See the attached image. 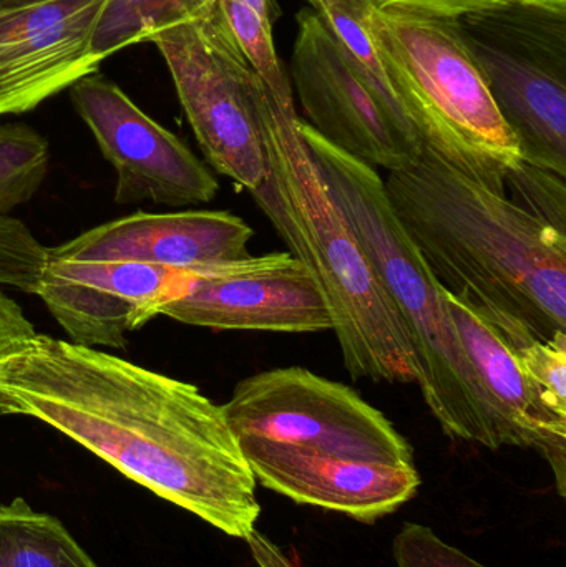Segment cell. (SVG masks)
Wrapping results in <instances>:
<instances>
[{"label":"cell","mask_w":566,"mask_h":567,"mask_svg":"<svg viewBox=\"0 0 566 567\" xmlns=\"http://www.w3.org/2000/svg\"><path fill=\"white\" fill-rule=\"evenodd\" d=\"M505 188L514 192L517 203L535 218L566 235V186L564 176L521 162L505 179Z\"/></svg>","instance_id":"22"},{"label":"cell","mask_w":566,"mask_h":567,"mask_svg":"<svg viewBox=\"0 0 566 567\" xmlns=\"http://www.w3.org/2000/svg\"><path fill=\"white\" fill-rule=\"evenodd\" d=\"M255 231L228 212L135 213L49 248L75 261H135L193 272L248 258Z\"/></svg>","instance_id":"15"},{"label":"cell","mask_w":566,"mask_h":567,"mask_svg":"<svg viewBox=\"0 0 566 567\" xmlns=\"http://www.w3.org/2000/svg\"><path fill=\"white\" fill-rule=\"evenodd\" d=\"M106 0H49L0 10V116L32 112L99 70L92 52Z\"/></svg>","instance_id":"13"},{"label":"cell","mask_w":566,"mask_h":567,"mask_svg":"<svg viewBox=\"0 0 566 567\" xmlns=\"http://www.w3.org/2000/svg\"><path fill=\"white\" fill-rule=\"evenodd\" d=\"M545 402L566 419V333L512 350Z\"/></svg>","instance_id":"24"},{"label":"cell","mask_w":566,"mask_h":567,"mask_svg":"<svg viewBox=\"0 0 566 567\" xmlns=\"http://www.w3.org/2000/svg\"><path fill=\"white\" fill-rule=\"evenodd\" d=\"M385 195L438 282L512 350L566 333V235L422 148Z\"/></svg>","instance_id":"2"},{"label":"cell","mask_w":566,"mask_h":567,"mask_svg":"<svg viewBox=\"0 0 566 567\" xmlns=\"http://www.w3.org/2000/svg\"><path fill=\"white\" fill-rule=\"evenodd\" d=\"M219 10L253 69L281 105H295L292 86L272 39L269 0H218Z\"/></svg>","instance_id":"19"},{"label":"cell","mask_w":566,"mask_h":567,"mask_svg":"<svg viewBox=\"0 0 566 567\" xmlns=\"http://www.w3.org/2000/svg\"><path fill=\"white\" fill-rule=\"evenodd\" d=\"M47 248L19 219L0 216V286L35 293Z\"/></svg>","instance_id":"23"},{"label":"cell","mask_w":566,"mask_h":567,"mask_svg":"<svg viewBox=\"0 0 566 567\" xmlns=\"http://www.w3.org/2000/svg\"><path fill=\"white\" fill-rule=\"evenodd\" d=\"M49 143L25 125H0V216L29 203L49 173Z\"/></svg>","instance_id":"20"},{"label":"cell","mask_w":566,"mask_h":567,"mask_svg":"<svg viewBox=\"0 0 566 567\" xmlns=\"http://www.w3.org/2000/svg\"><path fill=\"white\" fill-rule=\"evenodd\" d=\"M379 12L411 13L434 19H459L469 13L494 9L515 0H368Z\"/></svg>","instance_id":"26"},{"label":"cell","mask_w":566,"mask_h":567,"mask_svg":"<svg viewBox=\"0 0 566 567\" xmlns=\"http://www.w3.org/2000/svg\"><path fill=\"white\" fill-rule=\"evenodd\" d=\"M0 567H99L69 529L25 499L0 505Z\"/></svg>","instance_id":"17"},{"label":"cell","mask_w":566,"mask_h":567,"mask_svg":"<svg viewBox=\"0 0 566 567\" xmlns=\"http://www.w3.org/2000/svg\"><path fill=\"white\" fill-rule=\"evenodd\" d=\"M59 430L233 538L256 529V478L222 405L193 383L33 333L0 350V416Z\"/></svg>","instance_id":"1"},{"label":"cell","mask_w":566,"mask_h":567,"mask_svg":"<svg viewBox=\"0 0 566 567\" xmlns=\"http://www.w3.org/2000/svg\"><path fill=\"white\" fill-rule=\"evenodd\" d=\"M554 2H566V0H554Z\"/></svg>","instance_id":"30"},{"label":"cell","mask_w":566,"mask_h":567,"mask_svg":"<svg viewBox=\"0 0 566 567\" xmlns=\"http://www.w3.org/2000/svg\"><path fill=\"white\" fill-rule=\"evenodd\" d=\"M0 2H2L3 9L12 10L32 6V3L49 2V0H0Z\"/></svg>","instance_id":"29"},{"label":"cell","mask_w":566,"mask_h":567,"mask_svg":"<svg viewBox=\"0 0 566 567\" xmlns=\"http://www.w3.org/2000/svg\"><path fill=\"white\" fill-rule=\"evenodd\" d=\"M0 10H6L3 9L2 2H0Z\"/></svg>","instance_id":"31"},{"label":"cell","mask_w":566,"mask_h":567,"mask_svg":"<svg viewBox=\"0 0 566 567\" xmlns=\"http://www.w3.org/2000/svg\"><path fill=\"white\" fill-rule=\"evenodd\" d=\"M452 22L522 162L566 178V2L515 0Z\"/></svg>","instance_id":"6"},{"label":"cell","mask_w":566,"mask_h":567,"mask_svg":"<svg viewBox=\"0 0 566 567\" xmlns=\"http://www.w3.org/2000/svg\"><path fill=\"white\" fill-rule=\"evenodd\" d=\"M238 443L256 483L298 505L331 509L356 522L392 515L421 486L415 465L358 462L256 439Z\"/></svg>","instance_id":"14"},{"label":"cell","mask_w":566,"mask_h":567,"mask_svg":"<svg viewBox=\"0 0 566 567\" xmlns=\"http://www.w3.org/2000/svg\"><path fill=\"white\" fill-rule=\"evenodd\" d=\"M259 112L268 172L249 195L289 255L315 279L346 370L354 380L418 382L404 326L299 135L295 105H281L265 83Z\"/></svg>","instance_id":"3"},{"label":"cell","mask_w":566,"mask_h":567,"mask_svg":"<svg viewBox=\"0 0 566 567\" xmlns=\"http://www.w3.org/2000/svg\"><path fill=\"white\" fill-rule=\"evenodd\" d=\"M321 19L328 23L339 42L364 73L372 89L402 118L409 120L389 85L381 60L368 29V0H308ZM412 125V123H411Z\"/></svg>","instance_id":"21"},{"label":"cell","mask_w":566,"mask_h":567,"mask_svg":"<svg viewBox=\"0 0 566 567\" xmlns=\"http://www.w3.org/2000/svg\"><path fill=\"white\" fill-rule=\"evenodd\" d=\"M156 316L213 330H332L315 279L288 251L186 272L172 296L155 307Z\"/></svg>","instance_id":"11"},{"label":"cell","mask_w":566,"mask_h":567,"mask_svg":"<svg viewBox=\"0 0 566 567\" xmlns=\"http://www.w3.org/2000/svg\"><path fill=\"white\" fill-rule=\"evenodd\" d=\"M444 302L465 353L487 393L501 446L535 450L566 488V419L545 402L504 337L467 300L444 290Z\"/></svg>","instance_id":"16"},{"label":"cell","mask_w":566,"mask_h":567,"mask_svg":"<svg viewBox=\"0 0 566 567\" xmlns=\"http://www.w3.org/2000/svg\"><path fill=\"white\" fill-rule=\"evenodd\" d=\"M73 106L115 168L116 205H206L218 195L212 169L168 130L150 118L99 73L70 86Z\"/></svg>","instance_id":"10"},{"label":"cell","mask_w":566,"mask_h":567,"mask_svg":"<svg viewBox=\"0 0 566 567\" xmlns=\"http://www.w3.org/2000/svg\"><path fill=\"white\" fill-rule=\"evenodd\" d=\"M186 272L135 261H75L47 248L35 296L70 342L125 349L126 333L155 319Z\"/></svg>","instance_id":"12"},{"label":"cell","mask_w":566,"mask_h":567,"mask_svg":"<svg viewBox=\"0 0 566 567\" xmlns=\"http://www.w3.org/2000/svg\"><path fill=\"white\" fill-rule=\"evenodd\" d=\"M291 80L305 122L352 158L385 172L411 168L422 142L409 120L389 109L316 10L298 13Z\"/></svg>","instance_id":"9"},{"label":"cell","mask_w":566,"mask_h":567,"mask_svg":"<svg viewBox=\"0 0 566 567\" xmlns=\"http://www.w3.org/2000/svg\"><path fill=\"white\" fill-rule=\"evenodd\" d=\"M148 42L165 59L208 165L255 192L268 172L259 112L265 82L236 43L218 0Z\"/></svg>","instance_id":"7"},{"label":"cell","mask_w":566,"mask_h":567,"mask_svg":"<svg viewBox=\"0 0 566 567\" xmlns=\"http://www.w3.org/2000/svg\"><path fill=\"white\" fill-rule=\"evenodd\" d=\"M246 543H248L253 559L258 567H299L289 558L285 549L279 548L271 539L266 538L256 529L246 538Z\"/></svg>","instance_id":"28"},{"label":"cell","mask_w":566,"mask_h":567,"mask_svg":"<svg viewBox=\"0 0 566 567\" xmlns=\"http://www.w3.org/2000/svg\"><path fill=\"white\" fill-rule=\"evenodd\" d=\"M216 0H106L96 20L92 52L100 60L186 20Z\"/></svg>","instance_id":"18"},{"label":"cell","mask_w":566,"mask_h":567,"mask_svg":"<svg viewBox=\"0 0 566 567\" xmlns=\"http://www.w3.org/2000/svg\"><path fill=\"white\" fill-rule=\"evenodd\" d=\"M298 132L404 326L418 367L415 383L442 432L502 449L487 393L445 307V289L395 218L384 178L326 142L305 120L298 118Z\"/></svg>","instance_id":"4"},{"label":"cell","mask_w":566,"mask_h":567,"mask_svg":"<svg viewBox=\"0 0 566 567\" xmlns=\"http://www.w3.org/2000/svg\"><path fill=\"white\" fill-rule=\"evenodd\" d=\"M35 332V327L27 319L22 307L6 293L0 292V350Z\"/></svg>","instance_id":"27"},{"label":"cell","mask_w":566,"mask_h":567,"mask_svg":"<svg viewBox=\"0 0 566 567\" xmlns=\"http://www.w3.org/2000/svg\"><path fill=\"white\" fill-rule=\"evenodd\" d=\"M368 29L422 148L498 195L522 162L514 133L462 43L452 19L379 12Z\"/></svg>","instance_id":"5"},{"label":"cell","mask_w":566,"mask_h":567,"mask_svg":"<svg viewBox=\"0 0 566 567\" xmlns=\"http://www.w3.org/2000/svg\"><path fill=\"white\" fill-rule=\"evenodd\" d=\"M222 409L236 440L256 439L338 458L414 466L411 443L381 410L351 386L302 367L246 377Z\"/></svg>","instance_id":"8"},{"label":"cell","mask_w":566,"mask_h":567,"mask_svg":"<svg viewBox=\"0 0 566 567\" xmlns=\"http://www.w3.org/2000/svg\"><path fill=\"white\" fill-rule=\"evenodd\" d=\"M392 553L398 567H487L419 523L402 525L392 543Z\"/></svg>","instance_id":"25"}]
</instances>
